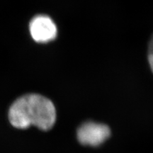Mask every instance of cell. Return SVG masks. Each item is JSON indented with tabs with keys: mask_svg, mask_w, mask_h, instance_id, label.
<instances>
[{
	"mask_svg": "<svg viewBox=\"0 0 153 153\" xmlns=\"http://www.w3.org/2000/svg\"><path fill=\"white\" fill-rule=\"evenodd\" d=\"M9 120L11 126L18 129L35 126L48 131L56 121L55 105L43 96L29 94L22 96L13 103L9 110Z\"/></svg>",
	"mask_w": 153,
	"mask_h": 153,
	"instance_id": "6da1fadb",
	"label": "cell"
},
{
	"mask_svg": "<svg viewBox=\"0 0 153 153\" xmlns=\"http://www.w3.org/2000/svg\"><path fill=\"white\" fill-rule=\"evenodd\" d=\"M111 133L110 128L106 124L88 120L78 127L76 139L85 146L98 147L109 138Z\"/></svg>",
	"mask_w": 153,
	"mask_h": 153,
	"instance_id": "7a4b0ae2",
	"label": "cell"
},
{
	"mask_svg": "<svg viewBox=\"0 0 153 153\" xmlns=\"http://www.w3.org/2000/svg\"><path fill=\"white\" fill-rule=\"evenodd\" d=\"M30 33L34 41L45 43L55 39L57 29L52 19L45 15H38L30 21Z\"/></svg>",
	"mask_w": 153,
	"mask_h": 153,
	"instance_id": "3957f363",
	"label": "cell"
},
{
	"mask_svg": "<svg viewBox=\"0 0 153 153\" xmlns=\"http://www.w3.org/2000/svg\"><path fill=\"white\" fill-rule=\"evenodd\" d=\"M148 62L150 65V69L153 72V36L151 38L148 45Z\"/></svg>",
	"mask_w": 153,
	"mask_h": 153,
	"instance_id": "277c9868",
	"label": "cell"
}]
</instances>
